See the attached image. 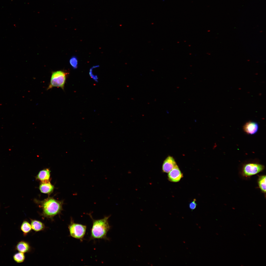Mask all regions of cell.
Wrapping results in <instances>:
<instances>
[{"label":"cell","instance_id":"1","mask_svg":"<svg viewBox=\"0 0 266 266\" xmlns=\"http://www.w3.org/2000/svg\"><path fill=\"white\" fill-rule=\"evenodd\" d=\"M34 201L42 209L41 215L44 217L53 219L55 216L60 214L63 210L64 201L57 200L53 197H49L42 200L35 199Z\"/></svg>","mask_w":266,"mask_h":266},{"label":"cell","instance_id":"2","mask_svg":"<svg viewBox=\"0 0 266 266\" xmlns=\"http://www.w3.org/2000/svg\"><path fill=\"white\" fill-rule=\"evenodd\" d=\"M87 214L92 219L93 223L90 240L102 239L109 240L107 234L111 227L108 220L110 215L105 216L101 219L95 220L93 218L90 213Z\"/></svg>","mask_w":266,"mask_h":266},{"label":"cell","instance_id":"3","mask_svg":"<svg viewBox=\"0 0 266 266\" xmlns=\"http://www.w3.org/2000/svg\"><path fill=\"white\" fill-rule=\"evenodd\" d=\"M265 168L264 165L258 162H248L242 165L239 174L243 178L248 179L251 176L262 172Z\"/></svg>","mask_w":266,"mask_h":266},{"label":"cell","instance_id":"4","mask_svg":"<svg viewBox=\"0 0 266 266\" xmlns=\"http://www.w3.org/2000/svg\"><path fill=\"white\" fill-rule=\"evenodd\" d=\"M68 228L71 236L83 241L86 231L85 225L75 223L71 217Z\"/></svg>","mask_w":266,"mask_h":266},{"label":"cell","instance_id":"5","mask_svg":"<svg viewBox=\"0 0 266 266\" xmlns=\"http://www.w3.org/2000/svg\"><path fill=\"white\" fill-rule=\"evenodd\" d=\"M67 75L66 73L62 71H58L52 72L50 83L47 90L56 87L60 88L64 90Z\"/></svg>","mask_w":266,"mask_h":266},{"label":"cell","instance_id":"6","mask_svg":"<svg viewBox=\"0 0 266 266\" xmlns=\"http://www.w3.org/2000/svg\"><path fill=\"white\" fill-rule=\"evenodd\" d=\"M168 179L173 182L179 181L183 177V175L177 165L168 173Z\"/></svg>","mask_w":266,"mask_h":266},{"label":"cell","instance_id":"7","mask_svg":"<svg viewBox=\"0 0 266 266\" xmlns=\"http://www.w3.org/2000/svg\"><path fill=\"white\" fill-rule=\"evenodd\" d=\"M177 165L173 157L168 156L164 160L162 166V170L164 172L168 173Z\"/></svg>","mask_w":266,"mask_h":266},{"label":"cell","instance_id":"8","mask_svg":"<svg viewBox=\"0 0 266 266\" xmlns=\"http://www.w3.org/2000/svg\"><path fill=\"white\" fill-rule=\"evenodd\" d=\"M259 128L258 124L257 122L249 121L246 123L243 126L244 132L248 134L253 135L255 134Z\"/></svg>","mask_w":266,"mask_h":266},{"label":"cell","instance_id":"9","mask_svg":"<svg viewBox=\"0 0 266 266\" xmlns=\"http://www.w3.org/2000/svg\"><path fill=\"white\" fill-rule=\"evenodd\" d=\"M36 180L40 182L50 181V171L49 168H46L40 171L35 176Z\"/></svg>","mask_w":266,"mask_h":266},{"label":"cell","instance_id":"10","mask_svg":"<svg viewBox=\"0 0 266 266\" xmlns=\"http://www.w3.org/2000/svg\"><path fill=\"white\" fill-rule=\"evenodd\" d=\"M54 188V185L50 183V181L40 182L39 187L41 192L47 194L49 196L53 192Z\"/></svg>","mask_w":266,"mask_h":266},{"label":"cell","instance_id":"11","mask_svg":"<svg viewBox=\"0 0 266 266\" xmlns=\"http://www.w3.org/2000/svg\"><path fill=\"white\" fill-rule=\"evenodd\" d=\"M16 250L24 253L30 252L32 248L28 242L24 240L18 242L15 247Z\"/></svg>","mask_w":266,"mask_h":266},{"label":"cell","instance_id":"12","mask_svg":"<svg viewBox=\"0 0 266 266\" xmlns=\"http://www.w3.org/2000/svg\"><path fill=\"white\" fill-rule=\"evenodd\" d=\"M30 224L32 229L35 232L44 230L45 228V224L40 221L30 219Z\"/></svg>","mask_w":266,"mask_h":266},{"label":"cell","instance_id":"13","mask_svg":"<svg viewBox=\"0 0 266 266\" xmlns=\"http://www.w3.org/2000/svg\"><path fill=\"white\" fill-rule=\"evenodd\" d=\"M257 180L258 187L261 192L266 196V175H258Z\"/></svg>","mask_w":266,"mask_h":266},{"label":"cell","instance_id":"14","mask_svg":"<svg viewBox=\"0 0 266 266\" xmlns=\"http://www.w3.org/2000/svg\"><path fill=\"white\" fill-rule=\"evenodd\" d=\"M20 229L24 236L31 232L32 229L31 224L26 220H23L20 226Z\"/></svg>","mask_w":266,"mask_h":266},{"label":"cell","instance_id":"15","mask_svg":"<svg viewBox=\"0 0 266 266\" xmlns=\"http://www.w3.org/2000/svg\"><path fill=\"white\" fill-rule=\"evenodd\" d=\"M25 258L24 253L20 252L15 253L13 256L14 260L18 263L23 262L25 260Z\"/></svg>","mask_w":266,"mask_h":266},{"label":"cell","instance_id":"16","mask_svg":"<svg viewBox=\"0 0 266 266\" xmlns=\"http://www.w3.org/2000/svg\"><path fill=\"white\" fill-rule=\"evenodd\" d=\"M69 63L73 68L76 69L77 68L78 62L76 57L75 56H73L71 57Z\"/></svg>","mask_w":266,"mask_h":266},{"label":"cell","instance_id":"17","mask_svg":"<svg viewBox=\"0 0 266 266\" xmlns=\"http://www.w3.org/2000/svg\"><path fill=\"white\" fill-rule=\"evenodd\" d=\"M196 199H194L189 204V208L193 210L196 208L197 205L196 202Z\"/></svg>","mask_w":266,"mask_h":266},{"label":"cell","instance_id":"18","mask_svg":"<svg viewBox=\"0 0 266 266\" xmlns=\"http://www.w3.org/2000/svg\"><path fill=\"white\" fill-rule=\"evenodd\" d=\"M259 226H260V227H261V225H260V224H259Z\"/></svg>","mask_w":266,"mask_h":266}]
</instances>
